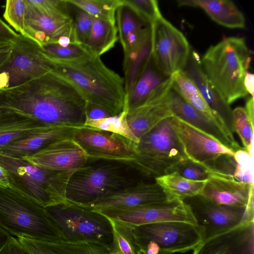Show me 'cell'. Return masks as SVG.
<instances>
[{
  "instance_id": "obj_1",
  "label": "cell",
  "mask_w": 254,
  "mask_h": 254,
  "mask_svg": "<svg viewBox=\"0 0 254 254\" xmlns=\"http://www.w3.org/2000/svg\"><path fill=\"white\" fill-rule=\"evenodd\" d=\"M86 102L73 85L53 70L0 91V110L46 126L84 127Z\"/></svg>"
},
{
  "instance_id": "obj_2",
  "label": "cell",
  "mask_w": 254,
  "mask_h": 254,
  "mask_svg": "<svg viewBox=\"0 0 254 254\" xmlns=\"http://www.w3.org/2000/svg\"><path fill=\"white\" fill-rule=\"evenodd\" d=\"M143 178L130 162L89 158L71 175L65 198L69 202L84 206L144 181Z\"/></svg>"
},
{
  "instance_id": "obj_3",
  "label": "cell",
  "mask_w": 254,
  "mask_h": 254,
  "mask_svg": "<svg viewBox=\"0 0 254 254\" xmlns=\"http://www.w3.org/2000/svg\"><path fill=\"white\" fill-rule=\"evenodd\" d=\"M54 62L53 71L73 85L86 101L102 105L114 115L124 110V80L107 67L100 57L75 62Z\"/></svg>"
},
{
  "instance_id": "obj_4",
  "label": "cell",
  "mask_w": 254,
  "mask_h": 254,
  "mask_svg": "<svg viewBox=\"0 0 254 254\" xmlns=\"http://www.w3.org/2000/svg\"><path fill=\"white\" fill-rule=\"evenodd\" d=\"M251 61L245 39L227 37L211 46L201 59L204 72L229 105L248 95L244 84Z\"/></svg>"
},
{
  "instance_id": "obj_5",
  "label": "cell",
  "mask_w": 254,
  "mask_h": 254,
  "mask_svg": "<svg viewBox=\"0 0 254 254\" xmlns=\"http://www.w3.org/2000/svg\"><path fill=\"white\" fill-rule=\"evenodd\" d=\"M0 226L17 238L66 241L46 208L11 188H0Z\"/></svg>"
},
{
  "instance_id": "obj_6",
  "label": "cell",
  "mask_w": 254,
  "mask_h": 254,
  "mask_svg": "<svg viewBox=\"0 0 254 254\" xmlns=\"http://www.w3.org/2000/svg\"><path fill=\"white\" fill-rule=\"evenodd\" d=\"M0 165L7 171L10 187L46 208L64 203L72 171L51 170L20 158L0 154Z\"/></svg>"
},
{
  "instance_id": "obj_7",
  "label": "cell",
  "mask_w": 254,
  "mask_h": 254,
  "mask_svg": "<svg viewBox=\"0 0 254 254\" xmlns=\"http://www.w3.org/2000/svg\"><path fill=\"white\" fill-rule=\"evenodd\" d=\"M172 117L159 122L136 144L131 163L144 178L155 179L171 173L188 159L172 126Z\"/></svg>"
},
{
  "instance_id": "obj_8",
  "label": "cell",
  "mask_w": 254,
  "mask_h": 254,
  "mask_svg": "<svg viewBox=\"0 0 254 254\" xmlns=\"http://www.w3.org/2000/svg\"><path fill=\"white\" fill-rule=\"evenodd\" d=\"M132 227L137 254L185 253L203 241L204 229L182 221H163Z\"/></svg>"
},
{
  "instance_id": "obj_9",
  "label": "cell",
  "mask_w": 254,
  "mask_h": 254,
  "mask_svg": "<svg viewBox=\"0 0 254 254\" xmlns=\"http://www.w3.org/2000/svg\"><path fill=\"white\" fill-rule=\"evenodd\" d=\"M46 208L66 241L96 243L110 251L113 230L105 216L68 201Z\"/></svg>"
},
{
  "instance_id": "obj_10",
  "label": "cell",
  "mask_w": 254,
  "mask_h": 254,
  "mask_svg": "<svg viewBox=\"0 0 254 254\" xmlns=\"http://www.w3.org/2000/svg\"><path fill=\"white\" fill-rule=\"evenodd\" d=\"M55 63L34 40L19 35L0 67V90L20 85L53 71Z\"/></svg>"
},
{
  "instance_id": "obj_11",
  "label": "cell",
  "mask_w": 254,
  "mask_h": 254,
  "mask_svg": "<svg viewBox=\"0 0 254 254\" xmlns=\"http://www.w3.org/2000/svg\"><path fill=\"white\" fill-rule=\"evenodd\" d=\"M183 200L190 207L197 224L204 229L203 241L254 222V204L245 207L220 205L200 195Z\"/></svg>"
},
{
  "instance_id": "obj_12",
  "label": "cell",
  "mask_w": 254,
  "mask_h": 254,
  "mask_svg": "<svg viewBox=\"0 0 254 254\" xmlns=\"http://www.w3.org/2000/svg\"><path fill=\"white\" fill-rule=\"evenodd\" d=\"M152 57L163 74L183 70L191 49L181 31L162 17L152 25Z\"/></svg>"
},
{
  "instance_id": "obj_13",
  "label": "cell",
  "mask_w": 254,
  "mask_h": 254,
  "mask_svg": "<svg viewBox=\"0 0 254 254\" xmlns=\"http://www.w3.org/2000/svg\"><path fill=\"white\" fill-rule=\"evenodd\" d=\"M107 218L135 226L163 222L182 221L197 225L189 205L178 198L131 207L97 211Z\"/></svg>"
},
{
  "instance_id": "obj_14",
  "label": "cell",
  "mask_w": 254,
  "mask_h": 254,
  "mask_svg": "<svg viewBox=\"0 0 254 254\" xmlns=\"http://www.w3.org/2000/svg\"><path fill=\"white\" fill-rule=\"evenodd\" d=\"M72 138L90 158L132 162L135 158L136 143L114 133L84 127L77 128Z\"/></svg>"
},
{
  "instance_id": "obj_15",
  "label": "cell",
  "mask_w": 254,
  "mask_h": 254,
  "mask_svg": "<svg viewBox=\"0 0 254 254\" xmlns=\"http://www.w3.org/2000/svg\"><path fill=\"white\" fill-rule=\"evenodd\" d=\"M173 129L187 158L194 163L206 166L224 155L235 152L211 135L176 116L171 117Z\"/></svg>"
},
{
  "instance_id": "obj_16",
  "label": "cell",
  "mask_w": 254,
  "mask_h": 254,
  "mask_svg": "<svg viewBox=\"0 0 254 254\" xmlns=\"http://www.w3.org/2000/svg\"><path fill=\"white\" fill-rule=\"evenodd\" d=\"M88 156L72 138L58 140L24 159L32 164L59 171H75L82 167Z\"/></svg>"
},
{
  "instance_id": "obj_17",
  "label": "cell",
  "mask_w": 254,
  "mask_h": 254,
  "mask_svg": "<svg viewBox=\"0 0 254 254\" xmlns=\"http://www.w3.org/2000/svg\"><path fill=\"white\" fill-rule=\"evenodd\" d=\"M183 71L195 84L218 123L233 134L232 110L207 77L197 52L191 49Z\"/></svg>"
},
{
  "instance_id": "obj_18",
  "label": "cell",
  "mask_w": 254,
  "mask_h": 254,
  "mask_svg": "<svg viewBox=\"0 0 254 254\" xmlns=\"http://www.w3.org/2000/svg\"><path fill=\"white\" fill-rule=\"evenodd\" d=\"M172 200L156 182L145 181L105 195L82 206L97 211L111 208L131 207Z\"/></svg>"
},
{
  "instance_id": "obj_19",
  "label": "cell",
  "mask_w": 254,
  "mask_h": 254,
  "mask_svg": "<svg viewBox=\"0 0 254 254\" xmlns=\"http://www.w3.org/2000/svg\"><path fill=\"white\" fill-rule=\"evenodd\" d=\"M25 35L39 44L58 43L63 37L75 41L72 19H58L45 14L26 0Z\"/></svg>"
},
{
  "instance_id": "obj_20",
  "label": "cell",
  "mask_w": 254,
  "mask_h": 254,
  "mask_svg": "<svg viewBox=\"0 0 254 254\" xmlns=\"http://www.w3.org/2000/svg\"><path fill=\"white\" fill-rule=\"evenodd\" d=\"M168 102L173 116L211 135L234 152L244 149L233 134L186 102L172 87L168 93Z\"/></svg>"
},
{
  "instance_id": "obj_21",
  "label": "cell",
  "mask_w": 254,
  "mask_h": 254,
  "mask_svg": "<svg viewBox=\"0 0 254 254\" xmlns=\"http://www.w3.org/2000/svg\"><path fill=\"white\" fill-rule=\"evenodd\" d=\"M171 88V76L165 75L158 68L151 55L126 95L125 104L130 110L164 97Z\"/></svg>"
},
{
  "instance_id": "obj_22",
  "label": "cell",
  "mask_w": 254,
  "mask_h": 254,
  "mask_svg": "<svg viewBox=\"0 0 254 254\" xmlns=\"http://www.w3.org/2000/svg\"><path fill=\"white\" fill-rule=\"evenodd\" d=\"M198 195L217 204L247 207L254 204V183L212 175Z\"/></svg>"
},
{
  "instance_id": "obj_23",
  "label": "cell",
  "mask_w": 254,
  "mask_h": 254,
  "mask_svg": "<svg viewBox=\"0 0 254 254\" xmlns=\"http://www.w3.org/2000/svg\"><path fill=\"white\" fill-rule=\"evenodd\" d=\"M192 254H254V222L203 241Z\"/></svg>"
},
{
  "instance_id": "obj_24",
  "label": "cell",
  "mask_w": 254,
  "mask_h": 254,
  "mask_svg": "<svg viewBox=\"0 0 254 254\" xmlns=\"http://www.w3.org/2000/svg\"><path fill=\"white\" fill-rule=\"evenodd\" d=\"M77 128L51 126L36 133L18 139L0 150V154L23 159L32 155L53 142L72 138Z\"/></svg>"
},
{
  "instance_id": "obj_25",
  "label": "cell",
  "mask_w": 254,
  "mask_h": 254,
  "mask_svg": "<svg viewBox=\"0 0 254 254\" xmlns=\"http://www.w3.org/2000/svg\"><path fill=\"white\" fill-rule=\"evenodd\" d=\"M168 93L163 98L128 110V126L139 140L161 121L173 116L169 105Z\"/></svg>"
},
{
  "instance_id": "obj_26",
  "label": "cell",
  "mask_w": 254,
  "mask_h": 254,
  "mask_svg": "<svg viewBox=\"0 0 254 254\" xmlns=\"http://www.w3.org/2000/svg\"><path fill=\"white\" fill-rule=\"evenodd\" d=\"M179 6H190L202 9L214 21L229 28H244L246 20L235 4L229 0H177Z\"/></svg>"
},
{
  "instance_id": "obj_27",
  "label": "cell",
  "mask_w": 254,
  "mask_h": 254,
  "mask_svg": "<svg viewBox=\"0 0 254 254\" xmlns=\"http://www.w3.org/2000/svg\"><path fill=\"white\" fill-rule=\"evenodd\" d=\"M17 239L30 254H109L108 249L96 243L66 241L47 242L26 238Z\"/></svg>"
},
{
  "instance_id": "obj_28",
  "label": "cell",
  "mask_w": 254,
  "mask_h": 254,
  "mask_svg": "<svg viewBox=\"0 0 254 254\" xmlns=\"http://www.w3.org/2000/svg\"><path fill=\"white\" fill-rule=\"evenodd\" d=\"M116 20L124 53L131 49L152 27L151 24L123 2L117 9Z\"/></svg>"
},
{
  "instance_id": "obj_29",
  "label": "cell",
  "mask_w": 254,
  "mask_h": 254,
  "mask_svg": "<svg viewBox=\"0 0 254 254\" xmlns=\"http://www.w3.org/2000/svg\"><path fill=\"white\" fill-rule=\"evenodd\" d=\"M152 27L131 49L124 53L123 70L127 95L152 55Z\"/></svg>"
},
{
  "instance_id": "obj_30",
  "label": "cell",
  "mask_w": 254,
  "mask_h": 254,
  "mask_svg": "<svg viewBox=\"0 0 254 254\" xmlns=\"http://www.w3.org/2000/svg\"><path fill=\"white\" fill-rule=\"evenodd\" d=\"M46 126L30 118L0 110V150L13 142L39 132Z\"/></svg>"
},
{
  "instance_id": "obj_31",
  "label": "cell",
  "mask_w": 254,
  "mask_h": 254,
  "mask_svg": "<svg viewBox=\"0 0 254 254\" xmlns=\"http://www.w3.org/2000/svg\"><path fill=\"white\" fill-rule=\"evenodd\" d=\"M92 17V27L87 48L94 56L100 57L112 49L119 37L116 23Z\"/></svg>"
},
{
  "instance_id": "obj_32",
  "label": "cell",
  "mask_w": 254,
  "mask_h": 254,
  "mask_svg": "<svg viewBox=\"0 0 254 254\" xmlns=\"http://www.w3.org/2000/svg\"><path fill=\"white\" fill-rule=\"evenodd\" d=\"M155 181L170 199L182 200L199 194L207 182L189 180L176 172L157 177Z\"/></svg>"
},
{
  "instance_id": "obj_33",
  "label": "cell",
  "mask_w": 254,
  "mask_h": 254,
  "mask_svg": "<svg viewBox=\"0 0 254 254\" xmlns=\"http://www.w3.org/2000/svg\"><path fill=\"white\" fill-rule=\"evenodd\" d=\"M171 78L172 87L186 102L221 126L195 84L183 70L175 73L171 76Z\"/></svg>"
},
{
  "instance_id": "obj_34",
  "label": "cell",
  "mask_w": 254,
  "mask_h": 254,
  "mask_svg": "<svg viewBox=\"0 0 254 254\" xmlns=\"http://www.w3.org/2000/svg\"><path fill=\"white\" fill-rule=\"evenodd\" d=\"M128 111L125 103L124 110L119 114L101 119L86 120L84 127L114 133L137 144L139 140L132 133L127 121Z\"/></svg>"
},
{
  "instance_id": "obj_35",
  "label": "cell",
  "mask_w": 254,
  "mask_h": 254,
  "mask_svg": "<svg viewBox=\"0 0 254 254\" xmlns=\"http://www.w3.org/2000/svg\"><path fill=\"white\" fill-rule=\"evenodd\" d=\"M44 52L52 60L60 62H75L93 56L87 47L78 43L62 46L57 43L40 44Z\"/></svg>"
},
{
  "instance_id": "obj_36",
  "label": "cell",
  "mask_w": 254,
  "mask_h": 254,
  "mask_svg": "<svg viewBox=\"0 0 254 254\" xmlns=\"http://www.w3.org/2000/svg\"><path fill=\"white\" fill-rule=\"evenodd\" d=\"M109 219L113 230V240L109 254H137L132 227Z\"/></svg>"
},
{
  "instance_id": "obj_37",
  "label": "cell",
  "mask_w": 254,
  "mask_h": 254,
  "mask_svg": "<svg viewBox=\"0 0 254 254\" xmlns=\"http://www.w3.org/2000/svg\"><path fill=\"white\" fill-rule=\"evenodd\" d=\"M84 10L91 16L116 23V12L122 0H67Z\"/></svg>"
},
{
  "instance_id": "obj_38",
  "label": "cell",
  "mask_w": 254,
  "mask_h": 254,
  "mask_svg": "<svg viewBox=\"0 0 254 254\" xmlns=\"http://www.w3.org/2000/svg\"><path fill=\"white\" fill-rule=\"evenodd\" d=\"M233 127L239 135L243 148L252 155L254 125L244 107H238L232 110Z\"/></svg>"
},
{
  "instance_id": "obj_39",
  "label": "cell",
  "mask_w": 254,
  "mask_h": 254,
  "mask_svg": "<svg viewBox=\"0 0 254 254\" xmlns=\"http://www.w3.org/2000/svg\"><path fill=\"white\" fill-rule=\"evenodd\" d=\"M70 4L75 41L86 46L91 32L92 17L84 10Z\"/></svg>"
},
{
  "instance_id": "obj_40",
  "label": "cell",
  "mask_w": 254,
  "mask_h": 254,
  "mask_svg": "<svg viewBox=\"0 0 254 254\" xmlns=\"http://www.w3.org/2000/svg\"><path fill=\"white\" fill-rule=\"evenodd\" d=\"M26 0L6 1L3 16L8 24L20 34L25 35Z\"/></svg>"
},
{
  "instance_id": "obj_41",
  "label": "cell",
  "mask_w": 254,
  "mask_h": 254,
  "mask_svg": "<svg viewBox=\"0 0 254 254\" xmlns=\"http://www.w3.org/2000/svg\"><path fill=\"white\" fill-rule=\"evenodd\" d=\"M46 15L58 19H72L70 4L67 0H29Z\"/></svg>"
},
{
  "instance_id": "obj_42",
  "label": "cell",
  "mask_w": 254,
  "mask_h": 254,
  "mask_svg": "<svg viewBox=\"0 0 254 254\" xmlns=\"http://www.w3.org/2000/svg\"><path fill=\"white\" fill-rule=\"evenodd\" d=\"M122 2L151 25L163 17L157 0H122Z\"/></svg>"
},
{
  "instance_id": "obj_43",
  "label": "cell",
  "mask_w": 254,
  "mask_h": 254,
  "mask_svg": "<svg viewBox=\"0 0 254 254\" xmlns=\"http://www.w3.org/2000/svg\"><path fill=\"white\" fill-rule=\"evenodd\" d=\"M173 172L193 181H207L211 176L210 171L207 167L194 163L189 159L179 164L174 169Z\"/></svg>"
},
{
  "instance_id": "obj_44",
  "label": "cell",
  "mask_w": 254,
  "mask_h": 254,
  "mask_svg": "<svg viewBox=\"0 0 254 254\" xmlns=\"http://www.w3.org/2000/svg\"><path fill=\"white\" fill-rule=\"evenodd\" d=\"M85 115L86 120H98L115 116L106 107L87 101L85 107Z\"/></svg>"
},
{
  "instance_id": "obj_45",
  "label": "cell",
  "mask_w": 254,
  "mask_h": 254,
  "mask_svg": "<svg viewBox=\"0 0 254 254\" xmlns=\"http://www.w3.org/2000/svg\"><path fill=\"white\" fill-rule=\"evenodd\" d=\"M19 35L0 18V44H12Z\"/></svg>"
},
{
  "instance_id": "obj_46",
  "label": "cell",
  "mask_w": 254,
  "mask_h": 254,
  "mask_svg": "<svg viewBox=\"0 0 254 254\" xmlns=\"http://www.w3.org/2000/svg\"><path fill=\"white\" fill-rule=\"evenodd\" d=\"M0 254H30L22 246L18 239L12 237L0 250Z\"/></svg>"
},
{
  "instance_id": "obj_47",
  "label": "cell",
  "mask_w": 254,
  "mask_h": 254,
  "mask_svg": "<svg viewBox=\"0 0 254 254\" xmlns=\"http://www.w3.org/2000/svg\"><path fill=\"white\" fill-rule=\"evenodd\" d=\"M244 84L247 93L254 97V75L248 72L245 77Z\"/></svg>"
},
{
  "instance_id": "obj_48",
  "label": "cell",
  "mask_w": 254,
  "mask_h": 254,
  "mask_svg": "<svg viewBox=\"0 0 254 254\" xmlns=\"http://www.w3.org/2000/svg\"><path fill=\"white\" fill-rule=\"evenodd\" d=\"M9 176L6 169L0 165V188H10Z\"/></svg>"
},
{
  "instance_id": "obj_49",
  "label": "cell",
  "mask_w": 254,
  "mask_h": 254,
  "mask_svg": "<svg viewBox=\"0 0 254 254\" xmlns=\"http://www.w3.org/2000/svg\"><path fill=\"white\" fill-rule=\"evenodd\" d=\"M254 97H250L246 101L245 109L252 124L254 125Z\"/></svg>"
},
{
  "instance_id": "obj_50",
  "label": "cell",
  "mask_w": 254,
  "mask_h": 254,
  "mask_svg": "<svg viewBox=\"0 0 254 254\" xmlns=\"http://www.w3.org/2000/svg\"><path fill=\"white\" fill-rule=\"evenodd\" d=\"M12 237L13 236L0 226V250L10 240Z\"/></svg>"
},
{
  "instance_id": "obj_51",
  "label": "cell",
  "mask_w": 254,
  "mask_h": 254,
  "mask_svg": "<svg viewBox=\"0 0 254 254\" xmlns=\"http://www.w3.org/2000/svg\"><path fill=\"white\" fill-rule=\"evenodd\" d=\"M11 45L0 51V67L7 60L10 55Z\"/></svg>"
},
{
  "instance_id": "obj_52",
  "label": "cell",
  "mask_w": 254,
  "mask_h": 254,
  "mask_svg": "<svg viewBox=\"0 0 254 254\" xmlns=\"http://www.w3.org/2000/svg\"><path fill=\"white\" fill-rule=\"evenodd\" d=\"M158 254H174L173 253H163V252H161V253H158Z\"/></svg>"
},
{
  "instance_id": "obj_53",
  "label": "cell",
  "mask_w": 254,
  "mask_h": 254,
  "mask_svg": "<svg viewBox=\"0 0 254 254\" xmlns=\"http://www.w3.org/2000/svg\"></svg>"
}]
</instances>
